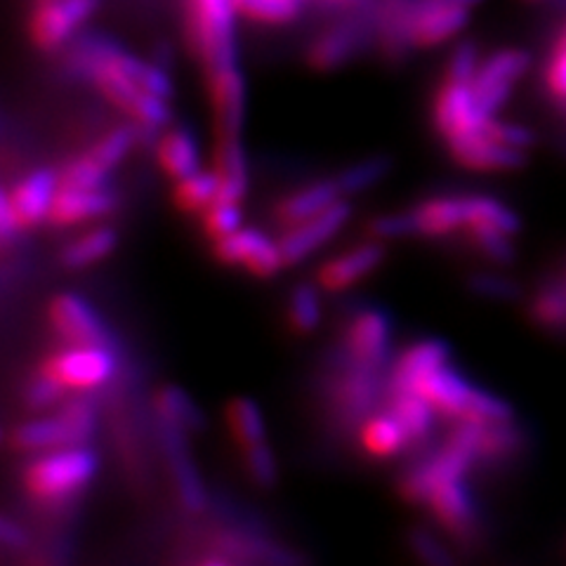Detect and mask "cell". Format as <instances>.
Here are the masks:
<instances>
[{
    "label": "cell",
    "instance_id": "cell-15",
    "mask_svg": "<svg viewBox=\"0 0 566 566\" xmlns=\"http://www.w3.org/2000/svg\"><path fill=\"white\" fill-rule=\"evenodd\" d=\"M57 191H60V172L52 168L31 170L12 189H6L14 216L24 229L50 220Z\"/></svg>",
    "mask_w": 566,
    "mask_h": 566
},
{
    "label": "cell",
    "instance_id": "cell-42",
    "mask_svg": "<svg viewBox=\"0 0 566 566\" xmlns=\"http://www.w3.org/2000/svg\"><path fill=\"white\" fill-rule=\"evenodd\" d=\"M201 222H203V232L212 239V241H220L229 234H234L241 229V222H243V212L239 208V203H232V201H216L212 203L203 216H201Z\"/></svg>",
    "mask_w": 566,
    "mask_h": 566
},
{
    "label": "cell",
    "instance_id": "cell-24",
    "mask_svg": "<svg viewBox=\"0 0 566 566\" xmlns=\"http://www.w3.org/2000/svg\"><path fill=\"white\" fill-rule=\"evenodd\" d=\"M428 507L432 510L439 526H444L455 538H465L472 534L476 507L465 480H455L439 486L430 499Z\"/></svg>",
    "mask_w": 566,
    "mask_h": 566
},
{
    "label": "cell",
    "instance_id": "cell-25",
    "mask_svg": "<svg viewBox=\"0 0 566 566\" xmlns=\"http://www.w3.org/2000/svg\"><path fill=\"white\" fill-rule=\"evenodd\" d=\"M212 170L218 175V201L241 203L248 193V161L241 137L218 135L216 154H212Z\"/></svg>",
    "mask_w": 566,
    "mask_h": 566
},
{
    "label": "cell",
    "instance_id": "cell-47",
    "mask_svg": "<svg viewBox=\"0 0 566 566\" xmlns=\"http://www.w3.org/2000/svg\"><path fill=\"white\" fill-rule=\"evenodd\" d=\"M66 387L55 378L50 376L45 368H41V374L31 378V382L24 389V401L31 406V409H48V406H55L64 399Z\"/></svg>",
    "mask_w": 566,
    "mask_h": 566
},
{
    "label": "cell",
    "instance_id": "cell-8",
    "mask_svg": "<svg viewBox=\"0 0 566 566\" xmlns=\"http://www.w3.org/2000/svg\"><path fill=\"white\" fill-rule=\"evenodd\" d=\"M476 463L472 453L460 449L453 441L447 439V444L441 447L432 458L424 463L416 465L413 470L406 472L399 482L401 499H406L413 505H428L434 491L455 480H465L468 470Z\"/></svg>",
    "mask_w": 566,
    "mask_h": 566
},
{
    "label": "cell",
    "instance_id": "cell-48",
    "mask_svg": "<svg viewBox=\"0 0 566 566\" xmlns=\"http://www.w3.org/2000/svg\"><path fill=\"white\" fill-rule=\"evenodd\" d=\"M480 64H482V57H480V48H476V43L460 41L453 48L451 57L447 62L444 78L472 83L474 76H476V69H480Z\"/></svg>",
    "mask_w": 566,
    "mask_h": 566
},
{
    "label": "cell",
    "instance_id": "cell-2",
    "mask_svg": "<svg viewBox=\"0 0 566 566\" xmlns=\"http://www.w3.org/2000/svg\"><path fill=\"white\" fill-rule=\"evenodd\" d=\"M99 460L83 444L52 449L33 458L24 472L27 491L43 503H62L95 480Z\"/></svg>",
    "mask_w": 566,
    "mask_h": 566
},
{
    "label": "cell",
    "instance_id": "cell-41",
    "mask_svg": "<svg viewBox=\"0 0 566 566\" xmlns=\"http://www.w3.org/2000/svg\"><path fill=\"white\" fill-rule=\"evenodd\" d=\"M137 142V128L133 126H120L112 133H106L97 145L91 149V154L97 158V161L106 168V170H114L123 158L130 154V149L135 147Z\"/></svg>",
    "mask_w": 566,
    "mask_h": 566
},
{
    "label": "cell",
    "instance_id": "cell-46",
    "mask_svg": "<svg viewBox=\"0 0 566 566\" xmlns=\"http://www.w3.org/2000/svg\"><path fill=\"white\" fill-rule=\"evenodd\" d=\"M243 460H245V470L251 480L262 486V489H272L279 482V465L274 451L268 447V441L258 447H251L243 451Z\"/></svg>",
    "mask_w": 566,
    "mask_h": 566
},
{
    "label": "cell",
    "instance_id": "cell-22",
    "mask_svg": "<svg viewBox=\"0 0 566 566\" xmlns=\"http://www.w3.org/2000/svg\"><path fill=\"white\" fill-rule=\"evenodd\" d=\"M116 208V197L112 187H99V189H74V187H62L57 191L55 206L50 212V222L57 227H74L91 220H99Z\"/></svg>",
    "mask_w": 566,
    "mask_h": 566
},
{
    "label": "cell",
    "instance_id": "cell-29",
    "mask_svg": "<svg viewBox=\"0 0 566 566\" xmlns=\"http://www.w3.org/2000/svg\"><path fill=\"white\" fill-rule=\"evenodd\" d=\"M156 158L175 182L201 170V147L189 128H168L158 137Z\"/></svg>",
    "mask_w": 566,
    "mask_h": 566
},
{
    "label": "cell",
    "instance_id": "cell-23",
    "mask_svg": "<svg viewBox=\"0 0 566 566\" xmlns=\"http://www.w3.org/2000/svg\"><path fill=\"white\" fill-rule=\"evenodd\" d=\"M364 39H366L364 22H357L352 17L349 22L318 33L305 52V62L314 71H333L357 55Z\"/></svg>",
    "mask_w": 566,
    "mask_h": 566
},
{
    "label": "cell",
    "instance_id": "cell-20",
    "mask_svg": "<svg viewBox=\"0 0 566 566\" xmlns=\"http://www.w3.org/2000/svg\"><path fill=\"white\" fill-rule=\"evenodd\" d=\"M472 10L432 6L424 0H416L413 22H411V41L413 48H437L447 43L470 24Z\"/></svg>",
    "mask_w": 566,
    "mask_h": 566
},
{
    "label": "cell",
    "instance_id": "cell-44",
    "mask_svg": "<svg viewBox=\"0 0 566 566\" xmlns=\"http://www.w3.org/2000/svg\"><path fill=\"white\" fill-rule=\"evenodd\" d=\"M409 545L422 566H455V557L449 553V547L428 528H411Z\"/></svg>",
    "mask_w": 566,
    "mask_h": 566
},
{
    "label": "cell",
    "instance_id": "cell-14",
    "mask_svg": "<svg viewBox=\"0 0 566 566\" xmlns=\"http://www.w3.org/2000/svg\"><path fill=\"white\" fill-rule=\"evenodd\" d=\"M447 147L458 166L474 172H505L517 170L526 164L524 149L503 145V142L489 135V128L484 133L447 142Z\"/></svg>",
    "mask_w": 566,
    "mask_h": 566
},
{
    "label": "cell",
    "instance_id": "cell-4",
    "mask_svg": "<svg viewBox=\"0 0 566 566\" xmlns=\"http://www.w3.org/2000/svg\"><path fill=\"white\" fill-rule=\"evenodd\" d=\"M95 432V406L87 399L64 403L57 416L33 418L17 424L12 444L24 453H45L52 449L85 444Z\"/></svg>",
    "mask_w": 566,
    "mask_h": 566
},
{
    "label": "cell",
    "instance_id": "cell-28",
    "mask_svg": "<svg viewBox=\"0 0 566 566\" xmlns=\"http://www.w3.org/2000/svg\"><path fill=\"white\" fill-rule=\"evenodd\" d=\"M416 0H376L374 24L380 31L382 48L389 57H401L413 48L411 22Z\"/></svg>",
    "mask_w": 566,
    "mask_h": 566
},
{
    "label": "cell",
    "instance_id": "cell-39",
    "mask_svg": "<svg viewBox=\"0 0 566 566\" xmlns=\"http://www.w3.org/2000/svg\"><path fill=\"white\" fill-rule=\"evenodd\" d=\"M234 6L239 17L270 27L291 24L303 12V0H234Z\"/></svg>",
    "mask_w": 566,
    "mask_h": 566
},
{
    "label": "cell",
    "instance_id": "cell-32",
    "mask_svg": "<svg viewBox=\"0 0 566 566\" xmlns=\"http://www.w3.org/2000/svg\"><path fill=\"white\" fill-rule=\"evenodd\" d=\"M116 243H118V234L112 227H95L91 232H85L78 239L71 241L62 251L60 260L71 272L93 268V264L102 262L104 258H109L114 253Z\"/></svg>",
    "mask_w": 566,
    "mask_h": 566
},
{
    "label": "cell",
    "instance_id": "cell-21",
    "mask_svg": "<svg viewBox=\"0 0 566 566\" xmlns=\"http://www.w3.org/2000/svg\"><path fill=\"white\" fill-rule=\"evenodd\" d=\"M451 347L444 340L428 338L406 347L395 361L392 378H389V392H416L418 382L430 376L432 370L447 366Z\"/></svg>",
    "mask_w": 566,
    "mask_h": 566
},
{
    "label": "cell",
    "instance_id": "cell-3",
    "mask_svg": "<svg viewBox=\"0 0 566 566\" xmlns=\"http://www.w3.org/2000/svg\"><path fill=\"white\" fill-rule=\"evenodd\" d=\"M234 0H187L189 43L206 74L237 64Z\"/></svg>",
    "mask_w": 566,
    "mask_h": 566
},
{
    "label": "cell",
    "instance_id": "cell-50",
    "mask_svg": "<svg viewBox=\"0 0 566 566\" xmlns=\"http://www.w3.org/2000/svg\"><path fill=\"white\" fill-rule=\"evenodd\" d=\"M470 289H472L476 295L493 297V300H510V297L517 295V286H515V283H512V281L505 279V276L489 274V272L470 276Z\"/></svg>",
    "mask_w": 566,
    "mask_h": 566
},
{
    "label": "cell",
    "instance_id": "cell-18",
    "mask_svg": "<svg viewBox=\"0 0 566 566\" xmlns=\"http://www.w3.org/2000/svg\"><path fill=\"white\" fill-rule=\"evenodd\" d=\"M382 260H385V248L378 239L354 245L349 251L324 262L316 272V283L318 289H324L328 293L347 291L354 286V283H359L368 274H374L382 264Z\"/></svg>",
    "mask_w": 566,
    "mask_h": 566
},
{
    "label": "cell",
    "instance_id": "cell-19",
    "mask_svg": "<svg viewBox=\"0 0 566 566\" xmlns=\"http://www.w3.org/2000/svg\"><path fill=\"white\" fill-rule=\"evenodd\" d=\"M161 441H164V451L170 460L177 499H180L185 510L203 512L208 505V495H206V486H203V480L199 474V468L193 465V460L189 455L187 432L161 422Z\"/></svg>",
    "mask_w": 566,
    "mask_h": 566
},
{
    "label": "cell",
    "instance_id": "cell-6",
    "mask_svg": "<svg viewBox=\"0 0 566 566\" xmlns=\"http://www.w3.org/2000/svg\"><path fill=\"white\" fill-rule=\"evenodd\" d=\"M212 255L227 268H243L258 279H272L289 264L279 241L258 227H241L239 232L216 241Z\"/></svg>",
    "mask_w": 566,
    "mask_h": 566
},
{
    "label": "cell",
    "instance_id": "cell-7",
    "mask_svg": "<svg viewBox=\"0 0 566 566\" xmlns=\"http://www.w3.org/2000/svg\"><path fill=\"white\" fill-rule=\"evenodd\" d=\"M531 66V55L522 48H503L482 60L472 81L476 102L489 116L499 114L512 97L515 85Z\"/></svg>",
    "mask_w": 566,
    "mask_h": 566
},
{
    "label": "cell",
    "instance_id": "cell-52",
    "mask_svg": "<svg viewBox=\"0 0 566 566\" xmlns=\"http://www.w3.org/2000/svg\"><path fill=\"white\" fill-rule=\"evenodd\" d=\"M318 8L333 10V12H366L374 8L376 0H312Z\"/></svg>",
    "mask_w": 566,
    "mask_h": 566
},
{
    "label": "cell",
    "instance_id": "cell-30",
    "mask_svg": "<svg viewBox=\"0 0 566 566\" xmlns=\"http://www.w3.org/2000/svg\"><path fill=\"white\" fill-rule=\"evenodd\" d=\"M411 434L403 428L401 420L389 413H376L370 416L361 428V447L368 455L378 460H387L399 455L406 447L411 444Z\"/></svg>",
    "mask_w": 566,
    "mask_h": 566
},
{
    "label": "cell",
    "instance_id": "cell-34",
    "mask_svg": "<svg viewBox=\"0 0 566 566\" xmlns=\"http://www.w3.org/2000/svg\"><path fill=\"white\" fill-rule=\"evenodd\" d=\"M227 424H229V432H232L234 441L241 447V451L264 444V441H268V422H264L260 406L253 399L237 397L229 401Z\"/></svg>",
    "mask_w": 566,
    "mask_h": 566
},
{
    "label": "cell",
    "instance_id": "cell-10",
    "mask_svg": "<svg viewBox=\"0 0 566 566\" xmlns=\"http://www.w3.org/2000/svg\"><path fill=\"white\" fill-rule=\"evenodd\" d=\"M99 0H41L29 22L31 43L41 50H57L91 20Z\"/></svg>",
    "mask_w": 566,
    "mask_h": 566
},
{
    "label": "cell",
    "instance_id": "cell-43",
    "mask_svg": "<svg viewBox=\"0 0 566 566\" xmlns=\"http://www.w3.org/2000/svg\"><path fill=\"white\" fill-rule=\"evenodd\" d=\"M468 237L474 251L493 264H510L512 258H515L512 237L505 232H495V229H474V232H468Z\"/></svg>",
    "mask_w": 566,
    "mask_h": 566
},
{
    "label": "cell",
    "instance_id": "cell-38",
    "mask_svg": "<svg viewBox=\"0 0 566 566\" xmlns=\"http://www.w3.org/2000/svg\"><path fill=\"white\" fill-rule=\"evenodd\" d=\"M392 170V158L387 156H368L364 161H357L347 166L345 170H340V175L335 177L338 182L343 197H352V193H361L370 187H376L378 182H382L385 177Z\"/></svg>",
    "mask_w": 566,
    "mask_h": 566
},
{
    "label": "cell",
    "instance_id": "cell-26",
    "mask_svg": "<svg viewBox=\"0 0 566 566\" xmlns=\"http://www.w3.org/2000/svg\"><path fill=\"white\" fill-rule=\"evenodd\" d=\"M345 199L343 191L338 187V182L333 180H322V182H314L305 189H297L293 193H289L286 199H281L274 208V220L281 227H295V224H303L307 220H312L318 212H324L328 206H333L335 201Z\"/></svg>",
    "mask_w": 566,
    "mask_h": 566
},
{
    "label": "cell",
    "instance_id": "cell-13",
    "mask_svg": "<svg viewBox=\"0 0 566 566\" xmlns=\"http://www.w3.org/2000/svg\"><path fill=\"white\" fill-rule=\"evenodd\" d=\"M349 218H352V203L347 199H340L333 206H328L324 212H318V216H314L312 220L286 229V234L279 239L283 258H286L289 264L303 262L305 258L316 253L318 248L338 234L340 229L349 222Z\"/></svg>",
    "mask_w": 566,
    "mask_h": 566
},
{
    "label": "cell",
    "instance_id": "cell-9",
    "mask_svg": "<svg viewBox=\"0 0 566 566\" xmlns=\"http://www.w3.org/2000/svg\"><path fill=\"white\" fill-rule=\"evenodd\" d=\"M66 389H95L116 376V357L109 345H71L43 364Z\"/></svg>",
    "mask_w": 566,
    "mask_h": 566
},
{
    "label": "cell",
    "instance_id": "cell-31",
    "mask_svg": "<svg viewBox=\"0 0 566 566\" xmlns=\"http://www.w3.org/2000/svg\"><path fill=\"white\" fill-rule=\"evenodd\" d=\"M156 413L161 418L164 424H170V428L182 430L187 434L201 432L206 428V416L199 409V403L193 401L185 389L166 385L156 392Z\"/></svg>",
    "mask_w": 566,
    "mask_h": 566
},
{
    "label": "cell",
    "instance_id": "cell-54",
    "mask_svg": "<svg viewBox=\"0 0 566 566\" xmlns=\"http://www.w3.org/2000/svg\"><path fill=\"white\" fill-rule=\"evenodd\" d=\"M199 566H229V564L222 562V559H206V562H201Z\"/></svg>",
    "mask_w": 566,
    "mask_h": 566
},
{
    "label": "cell",
    "instance_id": "cell-12",
    "mask_svg": "<svg viewBox=\"0 0 566 566\" xmlns=\"http://www.w3.org/2000/svg\"><path fill=\"white\" fill-rule=\"evenodd\" d=\"M50 322L69 345H109L99 312L78 293H60L50 303Z\"/></svg>",
    "mask_w": 566,
    "mask_h": 566
},
{
    "label": "cell",
    "instance_id": "cell-27",
    "mask_svg": "<svg viewBox=\"0 0 566 566\" xmlns=\"http://www.w3.org/2000/svg\"><path fill=\"white\" fill-rule=\"evenodd\" d=\"M409 212L418 237L441 239L465 229V197H430Z\"/></svg>",
    "mask_w": 566,
    "mask_h": 566
},
{
    "label": "cell",
    "instance_id": "cell-37",
    "mask_svg": "<svg viewBox=\"0 0 566 566\" xmlns=\"http://www.w3.org/2000/svg\"><path fill=\"white\" fill-rule=\"evenodd\" d=\"M322 295L314 283H297L289 297V324L295 333L307 335L322 326Z\"/></svg>",
    "mask_w": 566,
    "mask_h": 566
},
{
    "label": "cell",
    "instance_id": "cell-45",
    "mask_svg": "<svg viewBox=\"0 0 566 566\" xmlns=\"http://www.w3.org/2000/svg\"><path fill=\"white\" fill-rule=\"evenodd\" d=\"M545 87L555 102L566 106V24L559 29L545 66Z\"/></svg>",
    "mask_w": 566,
    "mask_h": 566
},
{
    "label": "cell",
    "instance_id": "cell-33",
    "mask_svg": "<svg viewBox=\"0 0 566 566\" xmlns=\"http://www.w3.org/2000/svg\"><path fill=\"white\" fill-rule=\"evenodd\" d=\"M474 229H495V232L515 237L520 232V218L503 201L472 193L465 197V232H474Z\"/></svg>",
    "mask_w": 566,
    "mask_h": 566
},
{
    "label": "cell",
    "instance_id": "cell-1",
    "mask_svg": "<svg viewBox=\"0 0 566 566\" xmlns=\"http://www.w3.org/2000/svg\"><path fill=\"white\" fill-rule=\"evenodd\" d=\"M74 66L97 87L106 102L114 104L123 114H128L139 130L158 133L170 126L168 99L147 93L145 87L135 83L128 74H123L114 62L102 57L85 41L76 50Z\"/></svg>",
    "mask_w": 566,
    "mask_h": 566
},
{
    "label": "cell",
    "instance_id": "cell-35",
    "mask_svg": "<svg viewBox=\"0 0 566 566\" xmlns=\"http://www.w3.org/2000/svg\"><path fill=\"white\" fill-rule=\"evenodd\" d=\"M218 175L216 170H199L185 180L175 182L172 203L189 216H203V212L218 201Z\"/></svg>",
    "mask_w": 566,
    "mask_h": 566
},
{
    "label": "cell",
    "instance_id": "cell-51",
    "mask_svg": "<svg viewBox=\"0 0 566 566\" xmlns=\"http://www.w3.org/2000/svg\"><path fill=\"white\" fill-rule=\"evenodd\" d=\"M22 229L24 227L20 224V220H17L12 203H10L8 193L3 189V191H0V237H3L6 243H12L17 237H20Z\"/></svg>",
    "mask_w": 566,
    "mask_h": 566
},
{
    "label": "cell",
    "instance_id": "cell-53",
    "mask_svg": "<svg viewBox=\"0 0 566 566\" xmlns=\"http://www.w3.org/2000/svg\"><path fill=\"white\" fill-rule=\"evenodd\" d=\"M0 541H3V545L10 547V551H22V547H27V534L8 517L0 522Z\"/></svg>",
    "mask_w": 566,
    "mask_h": 566
},
{
    "label": "cell",
    "instance_id": "cell-11",
    "mask_svg": "<svg viewBox=\"0 0 566 566\" xmlns=\"http://www.w3.org/2000/svg\"><path fill=\"white\" fill-rule=\"evenodd\" d=\"M389 347H392V322L382 310L366 307L345 328V364L378 370L389 357Z\"/></svg>",
    "mask_w": 566,
    "mask_h": 566
},
{
    "label": "cell",
    "instance_id": "cell-40",
    "mask_svg": "<svg viewBox=\"0 0 566 566\" xmlns=\"http://www.w3.org/2000/svg\"><path fill=\"white\" fill-rule=\"evenodd\" d=\"M109 172L97 158L85 151L83 156L71 158V161L60 170V185L74 189H99L109 187Z\"/></svg>",
    "mask_w": 566,
    "mask_h": 566
},
{
    "label": "cell",
    "instance_id": "cell-5",
    "mask_svg": "<svg viewBox=\"0 0 566 566\" xmlns=\"http://www.w3.org/2000/svg\"><path fill=\"white\" fill-rule=\"evenodd\" d=\"M491 118L495 116H489L480 106V102H476L472 83L451 78L441 81L434 95L432 120L437 133L444 137V142L484 133Z\"/></svg>",
    "mask_w": 566,
    "mask_h": 566
},
{
    "label": "cell",
    "instance_id": "cell-36",
    "mask_svg": "<svg viewBox=\"0 0 566 566\" xmlns=\"http://www.w3.org/2000/svg\"><path fill=\"white\" fill-rule=\"evenodd\" d=\"M392 411L406 430H409L413 441H420L424 437H430L434 428V406L420 397L418 392H395L392 395Z\"/></svg>",
    "mask_w": 566,
    "mask_h": 566
},
{
    "label": "cell",
    "instance_id": "cell-17",
    "mask_svg": "<svg viewBox=\"0 0 566 566\" xmlns=\"http://www.w3.org/2000/svg\"><path fill=\"white\" fill-rule=\"evenodd\" d=\"M380 392V376L374 368H361L354 364H343L340 374L328 385V397L333 411L338 418L357 420L361 418Z\"/></svg>",
    "mask_w": 566,
    "mask_h": 566
},
{
    "label": "cell",
    "instance_id": "cell-16",
    "mask_svg": "<svg viewBox=\"0 0 566 566\" xmlns=\"http://www.w3.org/2000/svg\"><path fill=\"white\" fill-rule=\"evenodd\" d=\"M206 76L218 135L241 137L245 120V78L239 64L210 71Z\"/></svg>",
    "mask_w": 566,
    "mask_h": 566
},
{
    "label": "cell",
    "instance_id": "cell-49",
    "mask_svg": "<svg viewBox=\"0 0 566 566\" xmlns=\"http://www.w3.org/2000/svg\"><path fill=\"white\" fill-rule=\"evenodd\" d=\"M368 234L376 237L378 241H395L416 237V224L411 212H385L368 222Z\"/></svg>",
    "mask_w": 566,
    "mask_h": 566
}]
</instances>
